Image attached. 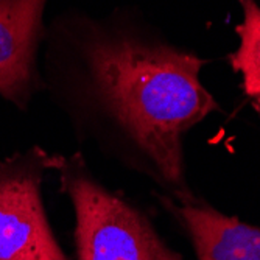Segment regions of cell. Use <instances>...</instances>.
<instances>
[{"label": "cell", "mask_w": 260, "mask_h": 260, "mask_svg": "<svg viewBox=\"0 0 260 260\" xmlns=\"http://www.w3.org/2000/svg\"><path fill=\"white\" fill-rule=\"evenodd\" d=\"M56 172L74 207L77 260H185L139 207L93 178L80 151L62 154Z\"/></svg>", "instance_id": "7a4b0ae2"}, {"label": "cell", "mask_w": 260, "mask_h": 260, "mask_svg": "<svg viewBox=\"0 0 260 260\" xmlns=\"http://www.w3.org/2000/svg\"><path fill=\"white\" fill-rule=\"evenodd\" d=\"M61 156L33 145L0 160V260H70L42 201L44 175Z\"/></svg>", "instance_id": "3957f363"}, {"label": "cell", "mask_w": 260, "mask_h": 260, "mask_svg": "<svg viewBox=\"0 0 260 260\" xmlns=\"http://www.w3.org/2000/svg\"><path fill=\"white\" fill-rule=\"evenodd\" d=\"M49 0H0V99L27 111L44 92L39 52Z\"/></svg>", "instance_id": "277c9868"}, {"label": "cell", "mask_w": 260, "mask_h": 260, "mask_svg": "<svg viewBox=\"0 0 260 260\" xmlns=\"http://www.w3.org/2000/svg\"><path fill=\"white\" fill-rule=\"evenodd\" d=\"M243 20L235 27L239 36L237 50L229 55V64L242 78L245 95L260 111V4L257 0H237Z\"/></svg>", "instance_id": "8992f818"}, {"label": "cell", "mask_w": 260, "mask_h": 260, "mask_svg": "<svg viewBox=\"0 0 260 260\" xmlns=\"http://www.w3.org/2000/svg\"><path fill=\"white\" fill-rule=\"evenodd\" d=\"M192 242L197 260H260V228L224 215L198 200H160Z\"/></svg>", "instance_id": "5b68a950"}, {"label": "cell", "mask_w": 260, "mask_h": 260, "mask_svg": "<svg viewBox=\"0 0 260 260\" xmlns=\"http://www.w3.org/2000/svg\"><path fill=\"white\" fill-rule=\"evenodd\" d=\"M258 115H260V112H258Z\"/></svg>", "instance_id": "52a82bcc"}, {"label": "cell", "mask_w": 260, "mask_h": 260, "mask_svg": "<svg viewBox=\"0 0 260 260\" xmlns=\"http://www.w3.org/2000/svg\"><path fill=\"white\" fill-rule=\"evenodd\" d=\"M206 64L136 8L119 7L102 16L58 14L47 27L41 69L44 92L80 144L190 203L184 139L220 111L201 81Z\"/></svg>", "instance_id": "6da1fadb"}]
</instances>
